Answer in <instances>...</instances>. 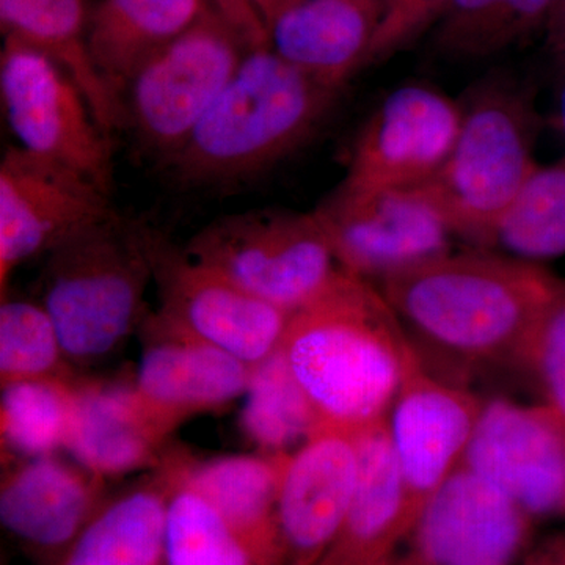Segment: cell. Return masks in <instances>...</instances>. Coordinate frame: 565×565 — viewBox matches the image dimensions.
<instances>
[{
	"label": "cell",
	"instance_id": "36",
	"mask_svg": "<svg viewBox=\"0 0 565 565\" xmlns=\"http://www.w3.org/2000/svg\"><path fill=\"white\" fill-rule=\"evenodd\" d=\"M546 39L553 52L565 41V0H557L545 25Z\"/></svg>",
	"mask_w": 565,
	"mask_h": 565
},
{
	"label": "cell",
	"instance_id": "27",
	"mask_svg": "<svg viewBox=\"0 0 565 565\" xmlns=\"http://www.w3.org/2000/svg\"><path fill=\"white\" fill-rule=\"evenodd\" d=\"M489 248L534 264L565 255V158L535 166L498 222Z\"/></svg>",
	"mask_w": 565,
	"mask_h": 565
},
{
	"label": "cell",
	"instance_id": "22",
	"mask_svg": "<svg viewBox=\"0 0 565 565\" xmlns=\"http://www.w3.org/2000/svg\"><path fill=\"white\" fill-rule=\"evenodd\" d=\"M288 459V452H266L199 460L182 451L185 479L269 565H282L278 498Z\"/></svg>",
	"mask_w": 565,
	"mask_h": 565
},
{
	"label": "cell",
	"instance_id": "17",
	"mask_svg": "<svg viewBox=\"0 0 565 565\" xmlns=\"http://www.w3.org/2000/svg\"><path fill=\"white\" fill-rule=\"evenodd\" d=\"M134 386L145 404L173 427L218 411L247 393L250 364L148 313Z\"/></svg>",
	"mask_w": 565,
	"mask_h": 565
},
{
	"label": "cell",
	"instance_id": "13",
	"mask_svg": "<svg viewBox=\"0 0 565 565\" xmlns=\"http://www.w3.org/2000/svg\"><path fill=\"white\" fill-rule=\"evenodd\" d=\"M460 120V103L430 85L394 88L360 129L343 181L356 188H422L445 166Z\"/></svg>",
	"mask_w": 565,
	"mask_h": 565
},
{
	"label": "cell",
	"instance_id": "37",
	"mask_svg": "<svg viewBox=\"0 0 565 565\" xmlns=\"http://www.w3.org/2000/svg\"><path fill=\"white\" fill-rule=\"evenodd\" d=\"M525 565H565V561L557 555L555 550L546 546L545 550H541V552L527 557Z\"/></svg>",
	"mask_w": 565,
	"mask_h": 565
},
{
	"label": "cell",
	"instance_id": "16",
	"mask_svg": "<svg viewBox=\"0 0 565 565\" xmlns=\"http://www.w3.org/2000/svg\"><path fill=\"white\" fill-rule=\"evenodd\" d=\"M360 481L356 434L318 427L289 455L278 498L282 565H316L351 508Z\"/></svg>",
	"mask_w": 565,
	"mask_h": 565
},
{
	"label": "cell",
	"instance_id": "42",
	"mask_svg": "<svg viewBox=\"0 0 565 565\" xmlns=\"http://www.w3.org/2000/svg\"><path fill=\"white\" fill-rule=\"evenodd\" d=\"M292 2H296V0H275L273 13H270V17L267 18V21H269L270 18H273L274 14L277 13L278 10L282 9V7L288 6V3H292Z\"/></svg>",
	"mask_w": 565,
	"mask_h": 565
},
{
	"label": "cell",
	"instance_id": "30",
	"mask_svg": "<svg viewBox=\"0 0 565 565\" xmlns=\"http://www.w3.org/2000/svg\"><path fill=\"white\" fill-rule=\"evenodd\" d=\"M54 322L40 302L3 297L0 303V385L74 381Z\"/></svg>",
	"mask_w": 565,
	"mask_h": 565
},
{
	"label": "cell",
	"instance_id": "35",
	"mask_svg": "<svg viewBox=\"0 0 565 565\" xmlns=\"http://www.w3.org/2000/svg\"><path fill=\"white\" fill-rule=\"evenodd\" d=\"M275 0H228V18L255 46L267 44L266 21Z\"/></svg>",
	"mask_w": 565,
	"mask_h": 565
},
{
	"label": "cell",
	"instance_id": "25",
	"mask_svg": "<svg viewBox=\"0 0 565 565\" xmlns=\"http://www.w3.org/2000/svg\"><path fill=\"white\" fill-rule=\"evenodd\" d=\"M92 0H0L3 36L25 41L50 54L79 84L104 131L126 128L125 106L110 90L88 51Z\"/></svg>",
	"mask_w": 565,
	"mask_h": 565
},
{
	"label": "cell",
	"instance_id": "10",
	"mask_svg": "<svg viewBox=\"0 0 565 565\" xmlns=\"http://www.w3.org/2000/svg\"><path fill=\"white\" fill-rule=\"evenodd\" d=\"M152 281L167 322L256 366L281 348L291 311L245 291L151 228Z\"/></svg>",
	"mask_w": 565,
	"mask_h": 565
},
{
	"label": "cell",
	"instance_id": "20",
	"mask_svg": "<svg viewBox=\"0 0 565 565\" xmlns=\"http://www.w3.org/2000/svg\"><path fill=\"white\" fill-rule=\"evenodd\" d=\"M382 0H296L266 22L267 46L313 79L343 92L367 63Z\"/></svg>",
	"mask_w": 565,
	"mask_h": 565
},
{
	"label": "cell",
	"instance_id": "19",
	"mask_svg": "<svg viewBox=\"0 0 565 565\" xmlns=\"http://www.w3.org/2000/svg\"><path fill=\"white\" fill-rule=\"evenodd\" d=\"M174 430L145 404L134 382L77 379L65 449L85 470L109 479L158 467Z\"/></svg>",
	"mask_w": 565,
	"mask_h": 565
},
{
	"label": "cell",
	"instance_id": "2",
	"mask_svg": "<svg viewBox=\"0 0 565 565\" xmlns=\"http://www.w3.org/2000/svg\"><path fill=\"white\" fill-rule=\"evenodd\" d=\"M281 351L318 427L351 434L384 422L407 379L424 366L381 289L344 270L294 311Z\"/></svg>",
	"mask_w": 565,
	"mask_h": 565
},
{
	"label": "cell",
	"instance_id": "14",
	"mask_svg": "<svg viewBox=\"0 0 565 565\" xmlns=\"http://www.w3.org/2000/svg\"><path fill=\"white\" fill-rule=\"evenodd\" d=\"M463 467L533 520L565 515V435L541 404L487 401Z\"/></svg>",
	"mask_w": 565,
	"mask_h": 565
},
{
	"label": "cell",
	"instance_id": "38",
	"mask_svg": "<svg viewBox=\"0 0 565 565\" xmlns=\"http://www.w3.org/2000/svg\"><path fill=\"white\" fill-rule=\"evenodd\" d=\"M556 125L565 139V79L561 84L559 92H557L556 99Z\"/></svg>",
	"mask_w": 565,
	"mask_h": 565
},
{
	"label": "cell",
	"instance_id": "26",
	"mask_svg": "<svg viewBox=\"0 0 565 565\" xmlns=\"http://www.w3.org/2000/svg\"><path fill=\"white\" fill-rule=\"evenodd\" d=\"M163 462L172 479L163 565H269L185 479L182 451L169 449Z\"/></svg>",
	"mask_w": 565,
	"mask_h": 565
},
{
	"label": "cell",
	"instance_id": "41",
	"mask_svg": "<svg viewBox=\"0 0 565 565\" xmlns=\"http://www.w3.org/2000/svg\"><path fill=\"white\" fill-rule=\"evenodd\" d=\"M212 3H214L215 9L222 11L228 18V0H212Z\"/></svg>",
	"mask_w": 565,
	"mask_h": 565
},
{
	"label": "cell",
	"instance_id": "18",
	"mask_svg": "<svg viewBox=\"0 0 565 565\" xmlns=\"http://www.w3.org/2000/svg\"><path fill=\"white\" fill-rule=\"evenodd\" d=\"M106 479L55 455L14 459L0 484V522L51 565L106 503Z\"/></svg>",
	"mask_w": 565,
	"mask_h": 565
},
{
	"label": "cell",
	"instance_id": "24",
	"mask_svg": "<svg viewBox=\"0 0 565 565\" xmlns=\"http://www.w3.org/2000/svg\"><path fill=\"white\" fill-rule=\"evenodd\" d=\"M212 7V0H98L93 6L88 51L121 103L126 84L141 63L189 31Z\"/></svg>",
	"mask_w": 565,
	"mask_h": 565
},
{
	"label": "cell",
	"instance_id": "32",
	"mask_svg": "<svg viewBox=\"0 0 565 565\" xmlns=\"http://www.w3.org/2000/svg\"><path fill=\"white\" fill-rule=\"evenodd\" d=\"M449 0H382V14L375 31L367 65L382 62L414 40L423 29L445 13Z\"/></svg>",
	"mask_w": 565,
	"mask_h": 565
},
{
	"label": "cell",
	"instance_id": "11",
	"mask_svg": "<svg viewBox=\"0 0 565 565\" xmlns=\"http://www.w3.org/2000/svg\"><path fill=\"white\" fill-rule=\"evenodd\" d=\"M114 212L109 193L84 174L7 148L0 161V299L18 267Z\"/></svg>",
	"mask_w": 565,
	"mask_h": 565
},
{
	"label": "cell",
	"instance_id": "3",
	"mask_svg": "<svg viewBox=\"0 0 565 565\" xmlns=\"http://www.w3.org/2000/svg\"><path fill=\"white\" fill-rule=\"evenodd\" d=\"M340 93L267 44L253 46L191 139L166 163L182 184L247 180L303 147Z\"/></svg>",
	"mask_w": 565,
	"mask_h": 565
},
{
	"label": "cell",
	"instance_id": "21",
	"mask_svg": "<svg viewBox=\"0 0 565 565\" xmlns=\"http://www.w3.org/2000/svg\"><path fill=\"white\" fill-rule=\"evenodd\" d=\"M360 481L340 530L316 565H382L404 541V494L388 424L356 434Z\"/></svg>",
	"mask_w": 565,
	"mask_h": 565
},
{
	"label": "cell",
	"instance_id": "40",
	"mask_svg": "<svg viewBox=\"0 0 565 565\" xmlns=\"http://www.w3.org/2000/svg\"><path fill=\"white\" fill-rule=\"evenodd\" d=\"M557 62H559L561 71H563V79H565V41L555 51Z\"/></svg>",
	"mask_w": 565,
	"mask_h": 565
},
{
	"label": "cell",
	"instance_id": "12",
	"mask_svg": "<svg viewBox=\"0 0 565 565\" xmlns=\"http://www.w3.org/2000/svg\"><path fill=\"white\" fill-rule=\"evenodd\" d=\"M482 405L463 386L435 377L424 366L397 393L386 424L403 486L407 535L424 505L462 467Z\"/></svg>",
	"mask_w": 565,
	"mask_h": 565
},
{
	"label": "cell",
	"instance_id": "1",
	"mask_svg": "<svg viewBox=\"0 0 565 565\" xmlns=\"http://www.w3.org/2000/svg\"><path fill=\"white\" fill-rule=\"evenodd\" d=\"M561 278L497 252L448 253L377 288L416 351L456 371L523 364L531 334Z\"/></svg>",
	"mask_w": 565,
	"mask_h": 565
},
{
	"label": "cell",
	"instance_id": "8",
	"mask_svg": "<svg viewBox=\"0 0 565 565\" xmlns=\"http://www.w3.org/2000/svg\"><path fill=\"white\" fill-rule=\"evenodd\" d=\"M0 98L18 147L76 170L110 195L111 137L61 63L25 41L3 36Z\"/></svg>",
	"mask_w": 565,
	"mask_h": 565
},
{
	"label": "cell",
	"instance_id": "9",
	"mask_svg": "<svg viewBox=\"0 0 565 565\" xmlns=\"http://www.w3.org/2000/svg\"><path fill=\"white\" fill-rule=\"evenodd\" d=\"M313 212L340 269L375 286L452 252L456 236L422 188L341 181Z\"/></svg>",
	"mask_w": 565,
	"mask_h": 565
},
{
	"label": "cell",
	"instance_id": "5",
	"mask_svg": "<svg viewBox=\"0 0 565 565\" xmlns=\"http://www.w3.org/2000/svg\"><path fill=\"white\" fill-rule=\"evenodd\" d=\"M460 107L455 147L422 189L456 237L489 248L498 222L537 166V111L530 93L505 77L475 85Z\"/></svg>",
	"mask_w": 565,
	"mask_h": 565
},
{
	"label": "cell",
	"instance_id": "31",
	"mask_svg": "<svg viewBox=\"0 0 565 565\" xmlns=\"http://www.w3.org/2000/svg\"><path fill=\"white\" fill-rule=\"evenodd\" d=\"M523 366L537 384L542 407L565 435V280L539 316Z\"/></svg>",
	"mask_w": 565,
	"mask_h": 565
},
{
	"label": "cell",
	"instance_id": "39",
	"mask_svg": "<svg viewBox=\"0 0 565 565\" xmlns=\"http://www.w3.org/2000/svg\"><path fill=\"white\" fill-rule=\"evenodd\" d=\"M550 548L555 550L557 555L563 557V559L565 561V535H563V537L561 539H557L556 542H553V544L550 545Z\"/></svg>",
	"mask_w": 565,
	"mask_h": 565
},
{
	"label": "cell",
	"instance_id": "33",
	"mask_svg": "<svg viewBox=\"0 0 565 565\" xmlns=\"http://www.w3.org/2000/svg\"><path fill=\"white\" fill-rule=\"evenodd\" d=\"M508 0H449L441 22L444 50L456 55H481L482 44L494 18Z\"/></svg>",
	"mask_w": 565,
	"mask_h": 565
},
{
	"label": "cell",
	"instance_id": "4",
	"mask_svg": "<svg viewBox=\"0 0 565 565\" xmlns=\"http://www.w3.org/2000/svg\"><path fill=\"white\" fill-rule=\"evenodd\" d=\"M151 281V228L117 211L47 253L40 303L70 362L90 364L117 351L147 318Z\"/></svg>",
	"mask_w": 565,
	"mask_h": 565
},
{
	"label": "cell",
	"instance_id": "29",
	"mask_svg": "<svg viewBox=\"0 0 565 565\" xmlns=\"http://www.w3.org/2000/svg\"><path fill=\"white\" fill-rule=\"evenodd\" d=\"M74 381H24L2 386L0 437L9 457L52 456L65 449Z\"/></svg>",
	"mask_w": 565,
	"mask_h": 565
},
{
	"label": "cell",
	"instance_id": "23",
	"mask_svg": "<svg viewBox=\"0 0 565 565\" xmlns=\"http://www.w3.org/2000/svg\"><path fill=\"white\" fill-rule=\"evenodd\" d=\"M170 490L162 459L145 481L107 498L51 565H163Z\"/></svg>",
	"mask_w": 565,
	"mask_h": 565
},
{
	"label": "cell",
	"instance_id": "15",
	"mask_svg": "<svg viewBox=\"0 0 565 565\" xmlns=\"http://www.w3.org/2000/svg\"><path fill=\"white\" fill-rule=\"evenodd\" d=\"M533 519L460 467L424 505L403 544L422 565H514Z\"/></svg>",
	"mask_w": 565,
	"mask_h": 565
},
{
	"label": "cell",
	"instance_id": "34",
	"mask_svg": "<svg viewBox=\"0 0 565 565\" xmlns=\"http://www.w3.org/2000/svg\"><path fill=\"white\" fill-rule=\"evenodd\" d=\"M557 0H508L482 44L481 55L493 54L535 29L545 28Z\"/></svg>",
	"mask_w": 565,
	"mask_h": 565
},
{
	"label": "cell",
	"instance_id": "7",
	"mask_svg": "<svg viewBox=\"0 0 565 565\" xmlns=\"http://www.w3.org/2000/svg\"><path fill=\"white\" fill-rule=\"evenodd\" d=\"M185 252L245 291L291 313L316 299L341 273L313 211L225 215L196 233Z\"/></svg>",
	"mask_w": 565,
	"mask_h": 565
},
{
	"label": "cell",
	"instance_id": "6",
	"mask_svg": "<svg viewBox=\"0 0 565 565\" xmlns=\"http://www.w3.org/2000/svg\"><path fill=\"white\" fill-rule=\"evenodd\" d=\"M250 47V39L212 7L132 74L122 93L126 126L169 162L221 98Z\"/></svg>",
	"mask_w": 565,
	"mask_h": 565
},
{
	"label": "cell",
	"instance_id": "28",
	"mask_svg": "<svg viewBox=\"0 0 565 565\" xmlns=\"http://www.w3.org/2000/svg\"><path fill=\"white\" fill-rule=\"evenodd\" d=\"M241 422L266 452H286L318 429V415L297 382L281 348L252 370Z\"/></svg>",
	"mask_w": 565,
	"mask_h": 565
}]
</instances>
